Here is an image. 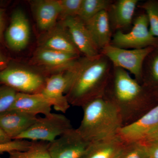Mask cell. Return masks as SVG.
<instances>
[{
  "mask_svg": "<svg viewBox=\"0 0 158 158\" xmlns=\"http://www.w3.org/2000/svg\"><path fill=\"white\" fill-rule=\"evenodd\" d=\"M113 68L112 62L101 53L92 58L81 57L72 69L65 94L70 106L82 107L103 96Z\"/></svg>",
  "mask_w": 158,
  "mask_h": 158,
  "instance_id": "1",
  "label": "cell"
},
{
  "mask_svg": "<svg viewBox=\"0 0 158 158\" xmlns=\"http://www.w3.org/2000/svg\"><path fill=\"white\" fill-rule=\"evenodd\" d=\"M150 94L151 91L127 71L113 66L103 97L119 110L125 126L149 111L147 107Z\"/></svg>",
  "mask_w": 158,
  "mask_h": 158,
  "instance_id": "2",
  "label": "cell"
},
{
  "mask_svg": "<svg viewBox=\"0 0 158 158\" xmlns=\"http://www.w3.org/2000/svg\"><path fill=\"white\" fill-rule=\"evenodd\" d=\"M82 108L83 118L77 129L90 142L117 135L123 127L119 110L103 97L90 101Z\"/></svg>",
  "mask_w": 158,
  "mask_h": 158,
  "instance_id": "3",
  "label": "cell"
},
{
  "mask_svg": "<svg viewBox=\"0 0 158 158\" xmlns=\"http://www.w3.org/2000/svg\"><path fill=\"white\" fill-rule=\"evenodd\" d=\"M72 128L70 120L65 115L52 113L37 117L34 124L15 139L50 143Z\"/></svg>",
  "mask_w": 158,
  "mask_h": 158,
  "instance_id": "4",
  "label": "cell"
},
{
  "mask_svg": "<svg viewBox=\"0 0 158 158\" xmlns=\"http://www.w3.org/2000/svg\"><path fill=\"white\" fill-rule=\"evenodd\" d=\"M133 24L132 29L128 33L118 31L114 33L110 44L127 49L158 46V38L151 34L148 18L145 13L137 16L133 20Z\"/></svg>",
  "mask_w": 158,
  "mask_h": 158,
  "instance_id": "5",
  "label": "cell"
},
{
  "mask_svg": "<svg viewBox=\"0 0 158 158\" xmlns=\"http://www.w3.org/2000/svg\"><path fill=\"white\" fill-rule=\"evenodd\" d=\"M154 48L127 49L110 44L103 48L101 53L109 59L113 66L127 71L141 83L144 61Z\"/></svg>",
  "mask_w": 158,
  "mask_h": 158,
  "instance_id": "6",
  "label": "cell"
},
{
  "mask_svg": "<svg viewBox=\"0 0 158 158\" xmlns=\"http://www.w3.org/2000/svg\"><path fill=\"white\" fill-rule=\"evenodd\" d=\"M46 77L34 71L16 66L9 65L0 71V83L20 93H40Z\"/></svg>",
  "mask_w": 158,
  "mask_h": 158,
  "instance_id": "7",
  "label": "cell"
},
{
  "mask_svg": "<svg viewBox=\"0 0 158 158\" xmlns=\"http://www.w3.org/2000/svg\"><path fill=\"white\" fill-rule=\"evenodd\" d=\"M81 57L38 47L30 62L32 65L44 69L43 70L48 73L50 76L73 68Z\"/></svg>",
  "mask_w": 158,
  "mask_h": 158,
  "instance_id": "8",
  "label": "cell"
},
{
  "mask_svg": "<svg viewBox=\"0 0 158 158\" xmlns=\"http://www.w3.org/2000/svg\"><path fill=\"white\" fill-rule=\"evenodd\" d=\"M90 142L72 128L49 144L51 158H82Z\"/></svg>",
  "mask_w": 158,
  "mask_h": 158,
  "instance_id": "9",
  "label": "cell"
},
{
  "mask_svg": "<svg viewBox=\"0 0 158 158\" xmlns=\"http://www.w3.org/2000/svg\"><path fill=\"white\" fill-rule=\"evenodd\" d=\"M71 69L47 77L40 92L54 110L62 113H66L70 106L65 94L70 81Z\"/></svg>",
  "mask_w": 158,
  "mask_h": 158,
  "instance_id": "10",
  "label": "cell"
},
{
  "mask_svg": "<svg viewBox=\"0 0 158 158\" xmlns=\"http://www.w3.org/2000/svg\"><path fill=\"white\" fill-rule=\"evenodd\" d=\"M158 130V103L138 120L121 128L118 136L125 143L140 142Z\"/></svg>",
  "mask_w": 158,
  "mask_h": 158,
  "instance_id": "11",
  "label": "cell"
},
{
  "mask_svg": "<svg viewBox=\"0 0 158 158\" xmlns=\"http://www.w3.org/2000/svg\"><path fill=\"white\" fill-rule=\"evenodd\" d=\"M30 36L31 27L25 13L22 9H15L5 34L7 44L12 50H23L28 44Z\"/></svg>",
  "mask_w": 158,
  "mask_h": 158,
  "instance_id": "12",
  "label": "cell"
},
{
  "mask_svg": "<svg viewBox=\"0 0 158 158\" xmlns=\"http://www.w3.org/2000/svg\"><path fill=\"white\" fill-rule=\"evenodd\" d=\"M68 30L74 43L83 56L92 58L101 53L90 33L77 16L68 17L60 21Z\"/></svg>",
  "mask_w": 158,
  "mask_h": 158,
  "instance_id": "13",
  "label": "cell"
},
{
  "mask_svg": "<svg viewBox=\"0 0 158 158\" xmlns=\"http://www.w3.org/2000/svg\"><path fill=\"white\" fill-rule=\"evenodd\" d=\"M44 33L38 47L81 56L68 30L61 23Z\"/></svg>",
  "mask_w": 158,
  "mask_h": 158,
  "instance_id": "14",
  "label": "cell"
},
{
  "mask_svg": "<svg viewBox=\"0 0 158 158\" xmlns=\"http://www.w3.org/2000/svg\"><path fill=\"white\" fill-rule=\"evenodd\" d=\"M37 27L47 32L57 24L60 15L59 0H35L31 2Z\"/></svg>",
  "mask_w": 158,
  "mask_h": 158,
  "instance_id": "15",
  "label": "cell"
},
{
  "mask_svg": "<svg viewBox=\"0 0 158 158\" xmlns=\"http://www.w3.org/2000/svg\"><path fill=\"white\" fill-rule=\"evenodd\" d=\"M37 118V116L9 110L0 114V129L11 140H15L31 127Z\"/></svg>",
  "mask_w": 158,
  "mask_h": 158,
  "instance_id": "16",
  "label": "cell"
},
{
  "mask_svg": "<svg viewBox=\"0 0 158 158\" xmlns=\"http://www.w3.org/2000/svg\"><path fill=\"white\" fill-rule=\"evenodd\" d=\"M138 0L113 1L107 10L112 32L122 31L133 23Z\"/></svg>",
  "mask_w": 158,
  "mask_h": 158,
  "instance_id": "17",
  "label": "cell"
},
{
  "mask_svg": "<svg viewBox=\"0 0 158 158\" xmlns=\"http://www.w3.org/2000/svg\"><path fill=\"white\" fill-rule=\"evenodd\" d=\"M52 107L50 103L40 93L17 92L9 110H17L33 116L40 114L45 116L52 113Z\"/></svg>",
  "mask_w": 158,
  "mask_h": 158,
  "instance_id": "18",
  "label": "cell"
},
{
  "mask_svg": "<svg viewBox=\"0 0 158 158\" xmlns=\"http://www.w3.org/2000/svg\"><path fill=\"white\" fill-rule=\"evenodd\" d=\"M85 24L100 52L110 44L113 34L107 10L99 12Z\"/></svg>",
  "mask_w": 158,
  "mask_h": 158,
  "instance_id": "19",
  "label": "cell"
},
{
  "mask_svg": "<svg viewBox=\"0 0 158 158\" xmlns=\"http://www.w3.org/2000/svg\"><path fill=\"white\" fill-rule=\"evenodd\" d=\"M126 144L118 135L90 142L82 158H118Z\"/></svg>",
  "mask_w": 158,
  "mask_h": 158,
  "instance_id": "20",
  "label": "cell"
},
{
  "mask_svg": "<svg viewBox=\"0 0 158 158\" xmlns=\"http://www.w3.org/2000/svg\"><path fill=\"white\" fill-rule=\"evenodd\" d=\"M141 84L150 91L158 88V46L154 48L144 61Z\"/></svg>",
  "mask_w": 158,
  "mask_h": 158,
  "instance_id": "21",
  "label": "cell"
},
{
  "mask_svg": "<svg viewBox=\"0 0 158 158\" xmlns=\"http://www.w3.org/2000/svg\"><path fill=\"white\" fill-rule=\"evenodd\" d=\"M113 1L111 0H82L77 17L84 23L99 12L109 9Z\"/></svg>",
  "mask_w": 158,
  "mask_h": 158,
  "instance_id": "22",
  "label": "cell"
},
{
  "mask_svg": "<svg viewBox=\"0 0 158 158\" xmlns=\"http://www.w3.org/2000/svg\"><path fill=\"white\" fill-rule=\"evenodd\" d=\"M49 144L45 141H31L27 149L10 153L9 158H51Z\"/></svg>",
  "mask_w": 158,
  "mask_h": 158,
  "instance_id": "23",
  "label": "cell"
},
{
  "mask_svg": "<svg viewBox=\"0 0 158 158\" xmlns=\"http://www.w3.org/2000/svg\"><path fill=\"white\" fill-rule=\"evenodd\" d=\"M144 9L149 22V31L154 37L158 38V2L149 0L140 6Z\"/></svg>",
  "mask_w": 158,
  "mask_h": 158,
  "instance_id": "24",
  "label": "cell"
},
{
  "mask_svg": "<svg viewBox=\"0 0 158 158\" xmlns=\"http://www.w3.org/2000/svg\"><path fill=\"white\" fill-rule=\"evenodd\" d=\"M118 158H149L146 145L140 142L126 143Z\"/></svg>",
  "mask_w": 158,
  "mask_h": 158,
  "instance_id": "25",
  "label": "cell"
},
{
  "mask_svg": "<svg viewBox=\"0 0 158 158\" xmlns=\"http://www.w3.org/2000/svg\"><path fill=\"white\" fill-rule=\"evenodd\" d=\"M61 20L78 15L82 0H59Z\"/></svg>",
  "mask_w": 158,
  "mask_h": 158,
  "instance_id": "26",
  "label": "cell"
},
{
  "mask_svg": "<svg viewBox=\"0 0 158 158\" xmlns=\"http://www.w3.org/2000/svg\"><path fill=\"white\" fill-rule=\"evenodd\" d=\"M17 92L9 86L0 85V114L10 110Z\"/></svg>",
  "mask_w": 158,
  "mask_h": 158,
  "instance_id": "27",
  "label": "cell"
},
{
  "mask_svg": "<svg viewBox=\"0 0 158 158\" xmlns=\"http://www.w3.org/2000/svg\"><path fill=\"white\" fill-rule=\"evenodd\" d=\"M31 143V141L28 140L15 139L7 143H0V154L26 150Z\"/></svg>",
  "mask_w": 158,
  "mask_h": 158,
  "instance_id": "28",
  "label": "cell"
},
{
  "mask_svg": "<svg viewBox=\"0 0 158 158\" xmlns=\"http://www.w3.org/2000/svg\"><path fill=\"white\" fill-rule=\"evenodd\" d=\"M140 143L145 145L158 143V130L140 142Z\"/></svg>",
  "mask_w": 158,
  "mask_h": 158,
  "instance_id": "29",
  "label": "cell"
},
{
  "mask_svg": "<svg viewBox=\"0 0 158 158\" xmlns=\"http://www.w3.org/2000/svg\"><path fill=\"white\" fill-rule=\"evenodd\" d=\"M146 146L149 158H158V143Z\"/></svg>",
  "mask_w": 158,
  "mask_h": 158,
  "instance_id": "30",
  "label": "cell"
},
{
  "mask_svg": "<svg viewBox=\"0 0 158 158\" xmlns=\"http://www.w3.org/2000/svg\"><path fill=\"white\" fill-rule=\"evenodd\" d=\"M9 59L3 52L0 47V71L7 68L9 65Z\"/></svg>",
  "mask_w": 158,
  "mask_h": 158,
  "instance_id": "31",
  "label": "cell"
},
{
  "mask_svg": "<svg viewBox=\"0 0 158 158\" xmlns=\"http://www.w3.org/2000/svg\"><path fill=\"white\" fill-rule=\"evenodd\" d=\"M5 26V10L0 8V40L3 37Z\"/></svg>",
  "mask_w": 158,
  "mask_h": 158,
  "instance_id": "32",
  "label": "cell"
},
{
  "mask_svg": "<svg viewBox=\"0 0 158 158\" xmlns=\"http://www.w3.org/2000/svg\"><path fill=\"white\" fill-rule=\"evenodd\" d=\"M12 140L0 129V143H7Z\"/></svg>",
  "mask_w": 158,
  "mask_h": 158,
  "instance_id": "33",
  "label": "cell"
},
{
  "mask_svg": "<svg viewBox=\"0 0 158 158\" xmlns=\"http://www.w3.org/2000/svg\"><path fill=\"white\" fill-rule=\"evenodd\" d=\"M0 158H2L0 157Z\"/></svg>",
  "mask_w": 158,
  "mask_h": 158,
  "instance_id": "34",
  "label": "cell"
}]
</instances>
